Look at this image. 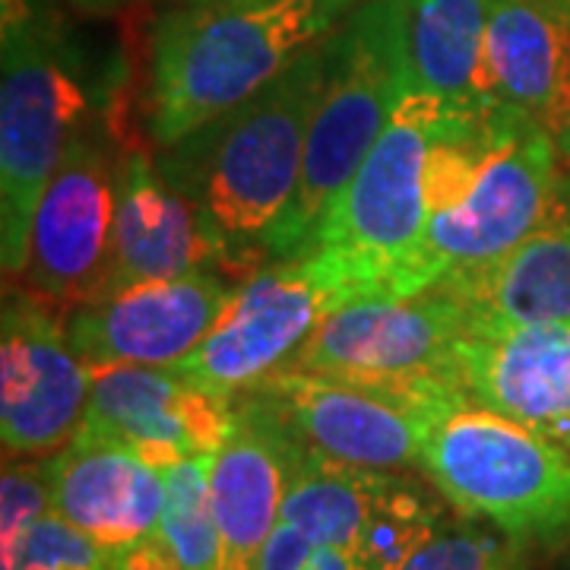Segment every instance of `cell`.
<instances>
[{"mask_svg": "<svg viewBox=\"0 0 570 570\" xmlns=\"http://www.w3.org/2000/svg\"><path fill=\"white\" fill-rule=\"evenodd\" d=\"M324 45L247 102L159 149L165 181L197 209L216 247V269L235 283L273 261L276 232L302 181L307 127L324 82Z\"/></svg>", "mask_w": 570, "mask_h": 570, "instance_id": "cell-1", "label": "cell"}, {"mask_svg": "<svg viewBox=\"0 0 570 570\" xmlns=\"http://www.w3.org/2000/svg\"><path fill=\"white\" fill-rule=\"evenodd\" d=\"M352 7L355 0H216L163 13L149 48L153 146L165 149L257 96L324 45Z\"/></svg>", "mask_w": 570, "mask_h": 570, "instance_id": "cell-2", "label": "cell"}, {"mask_svg": "<svg viewBox=\"0 0 570 570\" xmlns=\"http://www.w3.org/2000/svg\"><path fill=\"white\" fill-rule=\"evenodd\" d=\"M324 48V82L307 127L302 181L276 232L273 261L314 247L326 216L415 82L406 0H358Z\"/></svg>", "mask_w": 570, "mask_h": 570, "instance_id": "cell-3", "label": "cell"}, {"mask_svg": "<svg viewBox=\"0 0 570 570\" xmlns=\"http://www.w3.org/2000/svg\"><path fill=\"white\" fill-rule=\"evenodd\" d=\"M89 86L67 29L41 0L0 3V254L17 283L45 184L92 115Z\"/></svg>", "mask_w": 570, "mask_h": 570, "instance_id": "cell-4", "label": "cell"}, {"mask_svg": "<svg viewBox=\"0 0 570 570\" xmlns=\"http://www.w3.org/2000/svg\"><path fill=\"white\" fill-rule=\"evenodd\" d=\"M422 472L450 510L504 532L523 549L570 535V450L469 393L450 396L431 415Z\"/></svg>", "mask_w": 570, "mask_h": 570, "instance_id": "cell-5", "label": "cell"}, {"mask_svg": "<svg viewBox=\"0 0 570 570\" xmlns=\"http://www.w3.org/2000/svg\"><path fill=\"white\" fill-rule=\"evenodd\" d=\"M358 298H367L362 283L326 247L273 261L242 279L228 314L175 371L213 396L238 400L292 365L314 330Z\"/></svg>", "mask_w": 570, "mask_h": 570, "instance_id": "cell-6", "label": "cell"}, {"mask_svg": "<svg viewBox=\"0 0 570 570\" xmlns=\"http://www.w3.org/2000/svg\"><path fill=\"white\" fill-rule=\"evenodd\" d=\"M564 168L549 134L520 118L482 165L466 197L428 219L415 250L393 269L381 295L409 298L501 261L546 219Z\"/></svg>", "mask_w": 570, "mask_h": 570, "instance_id": "cell-7", "label": "cell"}, {"mask_svg": "<svg viewBox=\"0 0 570 570\" xmlns=\"http://www.w3.org/2000/svg\"><path fill=\"white\" fill-rule=\"evenodd\" d=\"M448 111V105L412 82L387 130L314 238V247H326L346 261L367 298L384 292L393 269L415 250L431 219L428 153Z\"/></svg>", "mask_w": 570, "mask_h": 570, "instance_id": "cell-8", "label": "cell"}, {"mask_svg": "<svg viewBox=\"0 0 570 570\" xmlns=\"http://www.w3.org/2000/svg\"><path fill=\"white\" fill-rule=\"evenodd\" d=\"M250 393L276 409L307 450L352 466L406 472L422 469L431 415L466 390L460 381L384 387L283 367Z\"/></svg>", "mask_w": 570, "mask_h": 570, "instance_id": "cell-9", "label": "cell"}, {"mask_svg": "<svg viewBox=\"0 0 570 570\" xmlns=\"http://www.w3.org/2000/svg\"><path fill=\"white\" fill-rule=\"evenodd\" d=\"M444 494L406 472L352 466L307 450L285 491L283 523L352 554L358 570H400L448 520Z\"/></svg>", "mask_w": 570, "mask_h": 570, "instance_id": "cell-10", "label": "cell"}, {"mask_svg": "<svg viewBox=\"0 0 570 570\" xmlns=\"http://www.w3.org/2000/svg\"><path fill=\"white\" fill-rule=\"evenodd\" d=\"M466 333V307L444 285L409 298L371 295L333 311L288 367L384 387L460 381L453 352Z\"/></svg>", "mask_w": 570, "mask_h": 570, "instance_id": "cell-11", "label": "cell"}, {"mask_svg": "<svg viewBox=\"0 0 570 570\" xmlns=\"http://www.w3.org/2000/svg\"><path fill=\"white\" fill-rule=\"evenodd\" d=\"M118 171V153L89 118L41 190L20 285L63 314L102 295L115 245Z\"/></svg>", "mask_w": 570, "mask_h": 570, "instance_id": "cell-12", "label": "cell"}, {"mask_svg": "<svg viewBox=\"0 0 570 570\" xmlns=\"http://www.w3.org/2000/svg\"><path fill=\"white\" fill-rule=\"evenodd\" d=\"M92 367L67 336V314L26 285L7 288L0 321V438L7 460L51 456L73 441Z\"/></svg>", "mask_w": 570, "mask_h": 570, "instance_id": "cell-13", "label": "cell"}, {"mask_svg": "<svg viewBox=\"0 0 570 570\" xmlns=\"http://www.w3.org/2000/svg\"><path fill=\"white\" fill-rule=\"evenodd\" d=\"M238 285L219 269L134 285L67 311V336L86 365L175 367L228 314Z\"/></svg>", "mask_w": 570, "mask_h": 570, "instance_id": "cell-14", "label": "cell"}, {"mask_svg": "<svg viewBox=\"0 0 570 570\" xmlns=\"http://www.w3.org/2000/svg\"><path fill=\"white\" fill-rule=\"evenodd\" d=\"M92 390L77 434L118 441L156 469L184 456L216 453L228 434L235 400L194 387L175 367L89 365Z\"/></svg>", "mask_w": 570, "mask_h": 570, "instance_id": "cell-15", "label": "cell"}, {"mask_svg": "<svg viewBox=\"0 0 570 570\" xmlns=\"http://www.w3.org/2000/svg\"><path fill=\"white\" fill-rule=\"evenodd\" d=\"M305 444L266 400H235L228 434L209 463V504L219 530V568L257 570L264 546L283 520L285 491Z\"/></svg>", "mask_w": 570, "mask_h": 570, "instance_id": "cell-16", "label": "cell"}, {"mask_svg": "<svg viewBox=\"0 0 570 570\" xmlns=\"http://www.w3.org/2000/svg\"><path fill=\"white\" fill-rule=\"evenodd\" d=\"M453 362L469 400L570 450V324L469 330Z\"/></svg>", "mask_w": 570, "mask_h": 570, "instance_id": "cell-17", "label": "cell"}, {"mask_svg": "<svg viewBox=\"0 0 570 570\" xmlns=\"http://www.w3.org/2000/svg\"><path fill=\"white\" fill-rule=\"evenodd\" d=\"M485 92L542 127L570 165V7L489 0Z\"/></svg>", "mask_w": 570, "mask_h": 570, "instance_id": "cell-18", "label": "cell"}, {"mask_svg": "<svg viewBox=\"0 0 570 570\" xmlns=\"http://www.w3.org/2000/svg\"><path fill=\"white\" fill-rule=\"evenodd\" d=\"M51 510L108 554L149 539L165 504V472L118 441L82 438L48 456Z\"/></svg>", "mask_w": 570, "mask_h": 570, "instance_id": "cell-19", "label": "cell"}, {"mask_svg": "<svg viewBox=\"0 0 570 570\" xmlns=\"http://www.w3.org/2000/svg\"><path fill=\"white\" fill-rule=\"evenodd\" d=\"M194 269H216V247L197 209L165 181L146 146L127 149L118 171L111 266L96 302L134 285L187 276Z\"/></svg>", "mask_w": 570, "mask_h": 570, "instance_id": "cell-20", "label": "cell"}, {"mask_svg": "<svg viewBox=\"0 0 570 570\" xmlns=\"http://www.w3.org/2000/svg\"><path fill=\"white\" fill-rule=\"evenodd\" d=\"M441 285L463 302L469 330L570 324V165L527 242Z\"/></svg>", "mask_w": 570, "mask_h": 570, "instance_id": "cell-21", "label": "cell"}, {"mask_svg": "<svg viewBox=\"0 0 570 570\" xmlns=\"http://www.w3.org/2000/svg\"><path fill=\"white\" fill-rule=\"evenodd\" d=\"M415 86L453 111H479L485 92L489 0H406Z\"/></svg>", "mask_w": 570, "mask_h": 570, "instance_id": "cell-22", "label": "cell"}, {"mask_svg": "<svg viewBox=\"0 0 570 570\" xmlns=\"http://www.w3.org/2000/svg\"><path fill=\"white\" fill-rule=\"evenodd\" d=\"M209 463L213 453H194L165 469V504L156 539L181 570L219 568V530L209 504Z\"/></svg>", "mask_w": 570, "mask_h": 570, "instance_id": "cell-23", "label": "cell"}, {"mask_svg": "<svg viewBox=\"0 0 570 570\" xmlns=\"http://www.w3.org/2000/svg\"><path fill=\"white\" fill-rule=\"evenodd\" d=\"M400 570H527L523 546L475 520H444Z\"/></svg>", "mask_w": 570, "mask_h": 570, "instance_id": "cell-24", "label": "cell"}, {"mask_svg": "<svg viewBox=\"0 0 570 570\" xmlns=\"http://www.w3.org/2000/svg\"><path fill=\"white\" fill-rule=\"evenodd\" d=\"M51 510V463L7 460L0 479V570H20L26 542Z\"/></svg>", "mask_w": 570, "mask_h": 570, "instance_id": "cell-25", "label": "cell"}, {"mask_svg": "<svg viewBox=\"0 0 570 570\" xmlns=\"http://www.w3.org/2000/svg\"><path fill=\"white\" fill-rule=\"evenodd\" d=\"M20 570H115V554L48 510L26 542Z\"/></svg>", "mask_w": 570, "mask_h": 570, "instance_id": "cell-26", "label": "cell"}, {"mask_svg": "<svg viewBox=\"0 0 570 570\" xmlns=\"http://www.w3.org/2000/svg\"><path fill=\"white\" fill-rule=\"evenodd\" d=\"M257 570H358L352 554L336 546L314 542L279 520L276 532L264 546Z\"/></svg>", "mask_w": 570, "mask_h": 570, "instance_id": "cell-27", "label": "cell"}, {"mask_svg": "<svg viewBox=\"0 0 570 570\" xmlns=\"http://www.w3.org/2000/svg\"><path fill=\"white\" fill-rule=\"evenodd\" d=\"M115 570H181V564L171 558V551L165 549L156 535L137 542L134 549L115 558Z\"/></svg>", "mask_w": 570, "mask_h": 570, "instance_id": "cell-28", "label": "cell"}, {"mask_svg": "<svg viewBox=\"0 0 570 570\" xmlns=\"http://www.w3.org/2000/svg\"><path fill=\"white\" fill-rule=\"evenodd\" d=\"M73 3L82 7V10H89V13H115L118 7H127L134 0H73Z\"/></svg>", "mask_w": 570, "mask_h": 570, "instance_id": "cell-29", "label": "cell"}, {"mask_svg": "<svg viewBox=\"0 0 570 570\" xmlns=\"http://www.w3.org/2000/svg\"><path fill=\"white\" fill-rule=\"evenodd\" d=\"M184 3H216V0H184Z\"/></svg>", "mask_w": 570, "mask_h": 570, "instance_id": "cell-30", "label": "cell"}, {"mask_svg": "<svg viewBox=\"0 0 570 570\" xmlns=\"http://www.w3.org/2000/svg\"><path fill=\"white\" fill-rule=\"evenodd\" d=\"M558 3H568V7H570V0H558Z\"/></svg>", "mask_w": 570, "mask_h": 570, "instance_id": "cell-31", "label": "cell"}]
</instances>
